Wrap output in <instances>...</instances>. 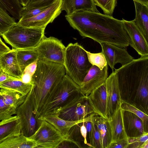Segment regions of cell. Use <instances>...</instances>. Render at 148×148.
Here are the masks:
<instances>
[{"mask_svg": "<svg viewBox=\"0 0 148 148\" xmlns=\"http://www.w3.org/2000/svg\"><path fill=\"white\" fill-rule=\"evenodd\" d=\"M70 26L84 38L99 43H110L120 48L129 45L130 39L122 20L99 12L79 11L66 14Z\"/></svg>", "mask_w": 148, "mask_h": 148, "instance_id": "cell-1", "label": "cell"}, {"mask_svg": "<svg viewBox=\"0 0 148 148\" xmlns=\"http://www.w3.org/2000/svg\"><path fill=\"white\" fill-rule=\"evenodd\" d=\"M65 73L64 66L62 64L38 60L36 69L32 79L34 112L36 117L49 92Z\"/></svg>", "mask_w": 148, "mask_h": 148, "instance_id": "cell-2", "label": "cell"}, {"mask_svg": "<svg viewBox=\"0 0 148 148\" xmlns=\"http://www.w3.org/2000/svg\"><path fill=\"white\" fill-rule=\"evenodd\" d=\"M80 93V86L65 74L49 92L36 118L55 113L58 110Z\"/></svg>", "mask_w": 148, "mask_h": 148, "instance_id": "cell-3", "label": "cell"}, {"mask_svg": "<svg viewBox=\"0 0 148 148\" xmlns=\"http://www.w3.org/2000/svg\"><path fill=\"white\" fill-rule=\"evenodd\" d=\"M92 65L86 50L78 43H70L66 47L64 66L66 74L80 86Z\"/></svg>", "mask_w": 148, "mask_h": 148, "instance_id": "cell-4", "label": "cell"}, {"mask_svg": "<svg viewBox=\"0 0 148 148\" xmlns=\"http://www.w3.org/2000/svg\"><path fill=\"white\" fill-rule=\"evenodd\" d=\"M45 29L23 27L16 23L1 36L12 49L16 50L33 49L45 36Z\"/></svg>", "mask_w": 148, "mask_h": 148, "instance_id": "cell-5", "label": "cell"}, {"mask_svg": "<svg viewBox=\"0 0 148 148\" xmlns=\"http://www.w3.org/2000/svg\"><path fill=\"white\" fill-rule=\"evenodd\" d=\"M34 101L32 89L26 96L23 103L16 109L21 133L29 137L36 132L41 121L36 117L34 112Z\"/></svg>", "mask_w": 148, "mask_h": 148, "instance_id": "cell-6", "label": "cell"}, {"mask_svg": "<svg viewBox=\"0 0 148 148\" xmlns=\"http://www.w3.org/2000/svg\"><path fill=\"white\" fill-rule=\"evenodd\" d=\"M94 113L87 96L80 93L70 100L55 113L66 120L76 121L84 119Z\"/></svg>", "mask_w": 148, "mask_h": 148, "instance_id": "cell-7", "label": "cell"}, {"mask_svg": "<svg viewBox=\"0 0 148 148\" xmlns=\"http://www.w3.org/2000/svg\"><path fill=\"white\" fill-rule=\"evenodd\" d=\"M66 47L57 38L45 36L34 49L38 53V60L64 65Z\"/></svg>", "mask_w": 148, "mask_h": 148, "instance_id": "cell-8", "label": "cell"}, {"mask_svg": "<svg viewBox=\"0 0 148 148\" xmlns=\"http://www.w3.org/2000/svg\"><path fill=\"white\" fill-rule=\"evenodd\" d=\"M35 142L37 148H57L65 138L52 125L41 121L34 133L28 137Z\"/></svg>", "mask_w": 148, "mask_h": 148, "instance_id": "cell-9", "label": "cell"}, {"mask_svg": "<svg viewBox=\"0 0 148 148\" xmlns=\"http://www.w3.org/2000/svg\"><path fill=\"white\" fill-rule=\"evenodd\" d=\"M62 0H56L45 10L36 15L27 19L20 18L17 24L23 27L46 28L62 12Z\"/></svg>", "mask_w": 148, "mask_h": 148, "instance_id": "cell-10", "label": "cell"}, {"mask_svg": "<svg viewBox=\"0 0 148 148\" xmlns=\"http://www.w3.org/2000/svg\"><path fill=\"white\" fill-rule=\"evenodd\" d=\"M108 65L101 70L92 65L80 86L82 93L87 96L103 84L108 77Z\"/></svg>", "mask_w": 148, "mask_h": 148, "instance_id": "cell-11", "label": "cell"}, {"mask_svg": "<svg viewBox=\"0 0 148 148\" xmlns=\"http://www.w3.org/2000/svg\"><path fill=\"white\" fill-rule=\"evenodd\" d=\"M107 64L114 71V66L119 63L122 66L125 65L134 59L127 51L126 48H120L110 43H100Z\"/></svg>", "mask_w": 148, "mask_h": 148, "instance_id": "cell-12", "label": "cell"}, {"mask_svg": "<svg viewBox=\"0 0 148 148\" xmlns=\"http://www.w3.org/2000/svg\"><path fill=\"white\" fill-rule=\"evenodd\" d=\"M130 39L129 45L140 56H148V41L133 21L121 20Z\"/></svg>", "mask_w": 148, "mask_h": 148, "instance_id": "cell-13", "label": "cell"}, {"mask_svg": "<svg viewBox=\"0 0 148 148\" xmlns=\"http://www.w3.org/2000/svg\"><path fill=\"white\" fill-rule=\"evenodd\" d=\"M87 97L94 113L108 121L106 82L92 92Z\"/></svg>", "mask_w": 148, "mask_h": 148, "instance_id": "cell-14", "label": "cell"}, {"mask_svg": "<svg viewBox=\"0 0 148 148\" xmlns=\"http://www.w3.org/2000/svg\"><path fill=\"white\" fill-rule=\"evenodd\" d=\"M107 106L109 119L118 106L120 105L123 99L117 77L113 72L106 81Z\"/></svg>", "mask_w": 148, "mask_h": 148, "instance_id": "cell-15", "label": "cell"}, {"mask_svg": "<svg viewBox=\"0 0 148 148\" xmlns=\"http://www.w3.org/2000/svg\"><path fill=\"white\" fill-rule=\"evenodd\" d=\"M124 112L121 105L118 106L108 121L111 131V143L128 138L124 125Z\"/></svg>", "mask_w": 148, "mask_h": 148, "instance_id": "cell-16", "label": "cell"}, {"mask_svg": "<svg viewBox=\"0 0 148 148\" xmlns=\"http://www.w3.org/2000/svg\"><path fill=\"white\" fill-rule=\"evenodd\" d=\"M16 50L12 49L0 55V68L11 77L20 79L22 73L16 58Z\"/></svg>", "mask_w": 148, "mask_h": 148, "instance_id": "cell-17", "label": "cell"}, {"mask_svg": "<svg viewBox=\"0 0 148 148\" xmlns=\"http://www.w3.org/2000/svg\"><path fill=\"white\" fill-rule=\"evenodd\" d=\"M40 121H45L52 125L65 138L68 136L71 128L75 125L87 121L88 116L83 120L71 121L65 120L59 117L56 113L46 115L39 117Z\"/></svg>", "mask_w": 148, "mask_h": 148, "instance_id": "cell-18", "label": "cell"}, {"mask_svg": "<svg viewBox=\"0 0 148 148\" xmlns=\"http://www.w3.org/2000/svg\"><path fill=\"white\" fill-rule=\"evenodd\" d=\"M21 133L20 123L16 116H12L0 122V144Z\"/></svg>", "mask_w": 148, "mask_h": 148, "instance_id": "cell-19", "label": "cell"}, {"mask_svg": "<svg viewBox=\"0 0 148 148\" xmlns=\"http://www.w3.org/2000/svg\"><path fill=\"white\" fill-rule=\"evenodd\" d=\"M61 10L66 14L79 11L98 12L92 0H62Z\"/></svg>", "mask_w": 148, "mask_h": 148, "instance_id": "cell-20", "label": "cell"}, {"mask_svg": "<svg viewBox=\"0 0 148 148\" xmlns=\"http://www.w3.org/2000/svg\"><path fill=\"white\" fill-rule=\"evenodd\" d=\"M134 2L136 16L132 21L148 41V6L136 1Z\"/></svg>", "mask_w": 148, "mask_h": 148, "instance_id": "cell-21", "label": "cell"}, {"mask_svg": "<svg viewBox=\"0 0 148 148\" xmlns=\"http://www.w3.org/2000/svg\"><path fill=\"white\" fill-rule=\"evenodd\" d=\"M37 143L21 133L19 135L6 139L0 144V148H37Z\"/></svg>", "mask_w": 148, "mask_h": 148, "instance_id": "cell-22", "label": "cell"}, {"mask_svg": "<svg viewBox=\"0 0 148 148\" xmlns=\"http://www.w3.org/2000/svg\"><path fill=\"white\" fill-rule=\"evenodd\" d=\"M93 118L100 136L102 148H108L111 142V134L108 121L94 113Z\"/></svg>", "mask_w": 148, "mask_h": 148, "instance_id": "cell-23", "label": "cell"}, {"mask_svg": "<svg viewBox=\"0 0 148 148\" xmlns=\"http://www.w3.org/2000/svg\"><path fill=\"white\" fill-rule=\"evenodd\" d=\"M33 84H26L20 79L10 76L6 80L0 83V88L9 89L18 92L26 96L32 88Z\"/></svg>", "mask_w": 148, "mask_h": 148, "instance_id": "cell-24", "label": "cell"}, {"mask_svg": "<svg viewBox=\"0 0 148 148\" xmlns=\"http://www.w3.org/2000/svg\"><path fill=\"white\" fill-rule=\"evenodd\" d=\"M123 117L124 123L128 130L133 132L134 134H136L138 136L146 132L142 120L136 115L129 112L124 111Z\"/></svg>", "mask_w": 148, "mask_h": 148, "instance_id": "cell-25", "label": "cell"}, {"mask_svg": "<svg viewBox=\"0 0 148 148\" xmlns=\"http://www.w3.org/2000/svg\"><path fill=\"white\" fill-rule=\"evenodd\" d=\"M16 55L22 73L26 66L38 60V53L34 48L16 50Z\"/></svg>", "mask_w": 148, "mask_h": 148, "instance_id": "cell-26", "label": "cell"}, {"mask_svg": "<svg viewBox=\"0 0 148 148\" xmlns=\"http://www.w3.org/2000/svg\"><path fill=\"white\" fill-rule=\"evenodd\" d=\"M0 92L8 105L16 109L24 102L26 96L12 90L1 88Z\"/></svg>", "mask_w": 148, "mask_h": 148, "instance_id": "cell-27", "label": "cell"}, {"mask_svg": "<svg viewBox=\"0 0 148 148\" xmlns=\"http://www.w3.org/2000/svg\"><path fill=\"white\" fill-rule=\"evenodd\" d=\"M0 6L5 10L15 20L21 18L20 12L23 8L19 0H0Z\"/></svg>", "mask_w": 148, "mask_h": 148, "instance_id": "cell-28", "label": "cell"}, {"mask_svg": "<svg viewBox=\"0 0 148 148\" xmlns=\"http://www.w3.org/2000/svg\"><path fill=\"white\" fill-rule=\"evenodd\" d=\"M15 19L0 6V36L16 24Z\"/></svg>", "mask_w": 148, "mask_h": 148, "instance_id": "cell-29", "label": "cell"}, {"mask_svg": "<svg viewBox=\"0 0 148 148\" xmlns=\"http://www.w3.org/2000/svg\"><path fill=\"white\" fill-rule=\"evenodd\" d=\"M94 113H92L89 115V120L92 123V128L89 133V144L90 147L93 148H102L100 134L93 118Z\"/></svg>", "mask_w": 148, "mask_h": 148, "instance_id": "cell-30", "label": "cell"}, {"mask_svg": "<svg viewBox=\"0 0 148 148\" xmlns=\"http://www.w3.org/2000/svg\"><path fill=\"white\" fill-rule=\"evenodd\" d=\"M121 107L124 111L131 112L140 118L143 122L145 129V127L147 126L148 115L137 108L135 105L123 100Z\"/></svg>", "mask_w": 148, "mask_h": 148, "instance_id": "cell-31", "label": "cell"}, {"mask_svg": "<svg viewBox=\"0 0 148 148\" xmlns=\"http://www.w3.org/2000/svg\"><path fill=\"white\" fill-rule=\"evenodd\" d=\"M136 95L146 105L148 103V72L145 73L141 79L136 89Z\"/></svg>", "mask_w": 148, "mask_h": 148, "instance_id": "cell-32", "label": "cell"}, {"mask_svg": "<svg viewBox=\"0 0 148 148\" xmlns=\"http://www.w3.org/2000/svg\"><path fill=\"white\" fill-rule=\"evenodd\" d=\"M86 53L88 60L92 65L96 66L102 70L108 65L105 57L102 52L93 53L86 51Z\"/></svg>", "mask_w": 148, "mask_h": 148, "instance_id": "cell-33", "label": "cell"}, {"mask_svg": "<svg viewBox=\"0 0 148 148\" xmlns=\"http://www.w3.org/2000/svg\"><path fill=\"white\" fill-rule=\"evenodd\" d=\"M96 5L103 10L104 14L112 16L116 5L117 0H92Z\"/></svg>", "mask_w": 148, "mask_h": 148, "instance_id": "cell-34", "label": "cell"}, {"mask_svg": "<svg viewBox=\"0 0 148 148\" xmlns=\"http://www.w3.org/2000/svg\"><path fill=\"white\" fill-rule=\"evenodd\" d=\"M16 110L7 105L0 92V120L7 119L16 114Z\"/></svg>", "mask_w": 148, "mask_h": 148, "instance_id": "cell-35", "label": "cell"}, {"mask_svg": "<svg viewBox=\"0 0 148 148\" xmlns=\"http://www.w3.org/2000/svg\"><path fill=\"white\" fill-rule=\"evenodd\" d=\"M128 140L129 145L127 148H140L144 143L148 141V132H146L136 136H128Z\"/></svg>", "mask_w": 148, "mask_h": 148, "instance_id": "cell-36", "label": "cell"}, {"mask_svg": "<svg viewBox=\"0 0 148 148\" xmlns=\"http://www.w3.org/2000/svg\"><path fill=\"white\" fill-rule=\"evenodd\" d=\"M47 7H23L20 12V18L27 19L33 17L45 10Z\"/></svg>", "mask_w": 148, "mask_h": 148, "instance_id": "cell-37", "label": "cell"}, {"mask_svg": "<svg viewBox=\"0 0 148 148\" xmlns=\"http://www.w3.org/2000/svg\"><path fill=\"white\" fill-rule=\"evenodd\" d=\"M56 0H30L25 7L28 8L47 7Z\"/></svg>", "mask_w": 148, "mask_h": 148, "instance_id": "cell-38", "label": "cell"}, {"mask_svg": "<svg viewBox=\"0 0 148 148\" xmlns=\"http://www.w3.org/2000/svg\"><path fill=\"white\" fill-rule=\"evenodd\" d=\"M128 145L127 138L111 143L108 148H127Z\"/></svg>", "mask_w": 148, "mask_h": 148, "instance_id": "cell-39", "label": "cell"}, {"mask_svg": "<svg viewBox=\"0 0 148 148\" xmlns=\"http://www.w3.org/2000/svg\"><path fill=\"white\" fill-rule=\"evenodd\" d=\"M38 60L26 66L23 73H28L33 76L36 69Z\"/></svg>", "mask_w": 148, "mask_h": 148, "instance_id": "cell-40", "label": "cell"}, {"mask_svg": "<svg viewBox=\"0 0 148 148\" xmlns=\"http://www.w3.org/2000/svg\"><path fill=\"white\" fill-rule=\"evenodd\" d=\"M84 122L80 123V127L79 125V131L81 135L84 139V143L90 147V144L87 142L86 137L87 132L84 125Z\"/></svg>", "mask_w": 148, "mask_h": 148, "instance_id": "cell-41", "label": "cell"}, {"mask_svg": "<svg viewBox=\"0 0 148 148\" xmlns=\"http://www.w3.org/2000/svg\"><path fill=\"white\" fill-rule=\"evenodd\" d=\"M32 76L28 73H23L21 78V80L23 83L26 84H32Z\"/></svg>", "mask_w": 148, "mask_h": 148, "instance_id": "cell-42", "label": "cell"}, {"mask_svg": "<svg viewBox=\"0 0 148 148\" xmlns=\"http://www.w3.org/2000/svg\"><path fill=\"white\" fill-rule=\"evenodd\" d=\"M11 49L2 41L0 36V55L10 51Z\"/></svg>", "mask_w": 148, "mask_h": 148, "instance_id": "cell-43", "label": "cell"}, {"mask_svg": "<svg viewBox=\"0 0 148 148\" xmlns=\"http://www.w3.org/2000/svg\"><path fill=\"white\" fill-rule=\"evenodd\" d=\"M10 76L7 73L2 71L0 74V83L8 79Z\"/></svg>", "mask_w": 148, "mask_h": 148, "instance_id": "cell-44", "label": "cell"}, {"mask_svg": "<svg viewBox=\"0 0 148 148\" xmlns=\"http://www.w3.org/2000/svg\"><path fill=\"white\" fill-rule=\"evenodd\" d=\"M20 3L23 7H25L30 0H19Z\"/></svg>", "mask_w": 148, "mask_h": 148, "instance_id": "cell-45", "label": "cell"}, {"mask_svg": "<svg viewBox=\"0 0 148 148\" xmlns=\"http://www.w3.org/2000/svg\"><path fill=\"white\" fill-rule=\"evenodd\" d=\"M148 6V0H133Z\"/></svg>", "mask_w": 148, "mask_h": 148, "instance_id": "cell-46", "label": "cell"}, {"mask_svg": "<svg viewBox=\"0 0 148 148\" xmlns=\"http://www.w3.org/2000/svg\"><path fill=\"white\" fill-rule=\"evenodd\" d=\"M148 148V141L144 143L141 146L140 148Z\"/></svg>", "mask_w": 148, "mask_h": 148, "instance_id": "cell-47", "label": "cell"}, {"mask_svg": "<svg viewBox=\"0 0 148 148\" xmlns=\"http://www.w3.org/2000/svg\"><path fill=\"white\" fill-rule=\"evenodd\" d=\"M2 71V70H1V69L0 68V74L1 72Z\"/></svg>", "mask_w": 148, "mask_h": 148, "instance_id": "cell-48", "label": "cell"}]
</instances>
